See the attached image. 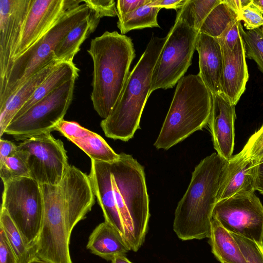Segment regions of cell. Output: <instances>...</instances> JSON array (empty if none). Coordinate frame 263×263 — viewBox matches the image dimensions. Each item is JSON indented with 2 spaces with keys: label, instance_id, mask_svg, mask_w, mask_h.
I'll list each match as a JSON object with an SVG mask.
<instances>
[{
  "label": "cell",
  "instance_id": "1",
  "mask_svg": "<svg viewBox=\"0 0 263 263\" xmlns=\"http://www.w3.org/2000/svg\"><path fill=\"white\" fill-rule=\"evenodd\" d=\"M41 187L44 216L35 246L36 256L47 263H73L69 249L71 232L95 203L89 177L69 165L58 184Z\"/></svg>",
  "mask_w": 263,
  "mask_h": 263
},
{
  "label": "cell",
  "instance_id": "2",
  "mask_svg": "<svg viewBox=\"0 0 263 263\" xmlns=\"http://www.w3.org/2000/svg\"><path fill=\"white\" fill-rule=\"evenodd\" d=\"M228 160L214 153L195 166L175 211L173 230L182 240L210 236L212 213Z\"/></svg>",
  "mask_w": 263,
  "mask_h": 263
},
{
  "label": "cell",
  "instance_id": "3",
  "mask_svg": "<svg viewBox=\"0 0 263 263\" xmlns=\"http://www.w3.org/2000/svg\"><path fill=\"white\" fill-rule=\"evenodd\" d=\"M87 52L93 63V107L102 118H107L117 101L129 75L135 57L130 37L117 31H105L91 40Z\"/></svg>",
  "mask_w": 263,
  "mask_h": 263
},
{
  "label": "cell",
  "instance_id": "4",
  "mask_svg": "<svg viewBox=\"0 0 263 263\" xmlns=\"http://www.w3.org/2000/svg\"><path fill=\"white\" fill-rule=\"evenodd\" d=\"M167 35H153L131 72L124 88L108 116L100 126L108 138L127 141L140 128L142 114L150 96L153 71L166 42Z\"/></svg>",
  "mask_w": 263,
  "mask_h": 263
},
{
  "label": "cell",
  "instance_id": "5",
  "mask_svg": "<svg viewBox=\"0 0 263 263\" xmlns=\"http://www.w3.org/2000/svg\"><path fill=\"white\" fill-rule=\"evenodd\" d=\"M119 154L118 160L110 162L114 197L125 239L131 250L137 252L144 242L150 217L144 170L132 155Z\"/></svg>",
  "mask_w": 263,
  "mask_h": 263
},
{
  "label": "cell",
  "instance_id": "6",
  "mask_svg": "<svg viewBox=\"0 0 263 263\" xmlns=\"http://www.w3.org/2000/svg\"><path fill=\"white\" fill-rule=\"evenodd\" d=\"M213 96L200 76L189 74L178 82L154 146L167 150L209 123Z\"/></svg>",
  "mask_w": 263,
  "mask_h": 263
},
{
  "label": "cell",
  "instance_id": "7",
  "mask_svg": "<svg viewBox=\"0 0 263 263\" xmlns=\"http://www.w3.org/2000/svg\"><path fill=\"white\" fill-rule=\"evenodd\" d=\"M89 14V8L84 3L69 9L37 43L13 61L0 80V107L29 78L55 60L54 51L57 45Z\"/></svg>",
  "mask_w": 263,
  "mask_h": 263
},
{
  "label": "cell",
  "instance_id": "8",
  "mask_svg": "<svg viewBox=\"0 0 263 263\" xmlns=\"http://www.w3.org/2000/svg\"><path fill=\"white\" fill-rule=\"evenodd\" d=\"M1 208L4 209L35 251L42 226L44 200L41 184L31 177H22L3 183Z\"/></svg>",
  "mask_w": 263,
  "mask_h": 263
},
{
  "label": "cell",
  "instance_id": "9",
  "mask_svg": "<svg viewBox=\"0 0 263 263\" xmlns=\"http://www.w3.org/2000/svg\"><path fill=\"white\" fill-rule=\"evenodd\" d=\"M199 31L176 17L155 65L150 94L158 89L173 88L192 64Z\"/></svg>",
  "mask_w": 263,
  "mask_h": 263
},
{
  "label": "cell",
  "instance_id": "10",
  "mask_svg": "<svg viewBox=\"0 0 263 263\" xmlns=\"http://www.w3.org/2000/svg\"><path fill=\"white\" fill-rule=\"evenodd\" d=\"M76 78L66 82L12 120L5 134L17 140L55 130L71 103Z\"/></svg>",
  "mask_w": 263,
  "mask_h": 263
},
{
  "label": "cell",
  "instance_id": "11",
  "mask_svg": "<svg viewBox=\"0 0 263 263\" xmlns=\"http://www.w3.org/2000/svg\"><path fill=\"white\" fill-rule=\"evenodd\" d=\"M212 218L231 233L263 247V205L254 191H241L218 201Z\"/></svg>",
  "mask_w": 263,
  "mask_h": 263
},
{
  "label": "cell",
  "instance_id": "12",
  "mask_svg": "<svg viewBox=\"0 0 263 263\" xmlns=\"http://www.w3.org/2000/svg\"><path fill=\"white\" fill-rule=\"evenodd\" d=\"M17 149L27 153L30 177L40 184H58L70 165L63 142L51 133L23 141Z\"/></svg>",
  "mask_w": 263,
  "mask_h": 263
},
{
  "label": "cell",
  "instance_id": "13",
  "mask_svg": "<svg viewBox=\"0 0 263 263\" xmlns=\"http://www.w3.org/2000/svg\"><path fill=\"white\" fill-rule=\"evenodd\" d=\"M82 3L83 1L31 0L14 51L12 63L37 43L67 10Z\"/></svg>",
  "mask_w": 263,
  "mask_h": 263
},
{
  "label": "cell",
  "instance_id": "14",
  "mask_svg": "<svg viewBox=\"0 0 263 263\" xmlns=\"http://www.w3.org/2000/svg\"><path fill=\"white\" fill-rule=\"evenodd\" d=\"M31 0H0V80L9 70Z\"/></svg>",
  "mask_w": 263,
  "mask_h": 263
},
{
  "label": "cell",
  "instance_id": "15",
  "mask_svg": "<svg viewBox=\"0 0 263 263\" xmlns=\"http://www.w3.org/2000/svg\"><path fill=\"white\" fill-rule=\"evenodd\" d=\"M235 106L222 93L213 96L208 124L215 149L227 160L232 157L234 148L236 118Z\"/></svg>",
  "mask_w": 263,
  "mask_h": 263
},
{
  "label": "cell",
  "instance_id": "16",
  "mask_svg": "<svg viewBox=\"0 0 263 263\" xmlns=\"http://www.w3.org/2000/svg\"><path fill=\"white\" fill-rule=\"evenodd\" d=\"M223 68L221 93L235 105L246 89L249 74L241 35L233 50L222 49Z\"/></svg>",
  "mask_w": 263,
  "mask_h": 263
},
{
  "label": "cell",
  "instance_id": "17",
  "mask_svg": "<svg viewBox=\"0 0 263 263\" xmlns=\"http://www.w3.org/2000/svg\"><path fill=\"white\" fill-rule=\"evenodd\" d=\"M88 176L96 198L103 211L105 221L114 227L125 238L124 224L114 197L110 162L91 160Z\"/></svg>",
  "mask_w": 263,
  "mask_h": 263
},
{
  "label": "cell",
  "instance_id": "18",
  "mask_svg": "<svg viewBox=\"0 0 263 263\" xmlns=\"http://www.w3.org/2000/svg\"><path fill=\"white\" fill-rule=\"evenodd\" d=\"M69 140L87 155L91 160L112 162L118 160V154L99 135L74 121L62 120L55 127Z\"/></svg>",
  "mask_w": 263,
  "mask_h": 263
},
{
  "label": "cell",
  "instance_id": "19",
  "mask_svg": "<svg viewBox=\"0 0 263 263\" xmlns=\"http://www.w3.org/2000/svg\"><path fill=\"white\" fill-rule=\"evenodd\" d=\"M256 175V164L242 150L232 156L228 160L218 192V202L241 191H255Z\"/></svg>",
  "mask_w": 263,
  "mask_h": 263
},
{
  "label": "cell",
  "instance_id": "20",
  "mask_svg": "<svg viewBox=\"0 0 263 263\" xmlns=\"http://www.w3.org/2000/svg\"><path fill=\"white\" fill-rule=\"evenodd\" d=\"M195 49L199 55L198 75L212 96L221 93L223 57L217 38L199 33Z\"/></svg>",
  "mask_w": 263,
  "mask_h": 263
},
{
  "label": "cell",
  "instance_id": "21",
  "mask_svg": "<svg viewBox=\"0 0 263 263\" xmlns=\"http://www.w3.org/2000/svg\"><path fill=\"white\" fill-rule=\"evenodd\" d=\"M60 63L61 62L54 60L31 76L11 95L5 104L0 107L1 138L5 134L6 129L16 114Z\"/></svg>",
  "mask_w": 263,
  "mask_h": 263
},
{
  "label": "cell",
  "instance_id": "22",
  "mask_svg": "<svg viewBox=\"0 0 263 263\" xmlns=\"http://www.w3.org/2000/svg\"><path fill=\"white\" fill-rule=\"evenodd\" d=\"M86 248L107 261L115 256L125 255L131 250L124 237L106 221L98 225L89 236Z\"/></svg>",
  "mask_w": 263,
  "mask_h": 263
},
{
  "label": "cell",
  "instance_id": "23",
  "mask_svg": "<svg viewBox=\"0 0 263 263\" xmlns=\"http://www.w3.org/2000/svg\"><path fill=\"white\" fill-rule=\"evenodd\" d=\"M209 239L212 253L221 263H247L232 234L215 218L212 219Z\"/></svg>",
  "mask_w": 263,
  "mask_h": 263
},
{
  "label": "cell",
  "instance_id": "24",
  "mask_svg": "<svg viewBox=\"0 0 263 263\" xmlns=\"http://www.w3.org/2000/svg\"><path fill=\"white\" fill-rule=\"evenodd\" d=\"M79 68L73 62L60 63L38 87L31 97L16 114L13 119L21 116L33 105L66 82L73 78L77 79L79 76Z\"/></svg>",
  "mask_w": 263,
  "mask_h": 263
},
{
  "label": "cell",
  "instance_id": "25",
  "mask_svg": "<svg viewBox=\"0 0 263 263\" xmlns=\"http://www.w3.org/2000/svg\"><path fill=\"white\" fill-rule=\"evenodd\" d=\"M89 15L73 28L59 43L54 51L55 59L60 62H73L80 46L90 34Z\"/></svg>",
  "mask_w": 263,
  "mask_h": 263
},
{
  "label": "cell",
  "instance_id": "26",
  "mask_svg": "<svg viewBox=\"0 0 263 263\" xmlns=\"http://www.w3.org/2000/svg\"><path fill=\"white\" fill-rule=\"evenodd\" d=\"M0 227L4 230L18 263H29L36 257L34 249L26 243L7 211L3 208L0 213Z\"/></svg>",
  "mask_w": 263,
  "mask_h": 263
},
{
  "label": "cell",
  "instance_id": "27",
  "mask_svg": "<svg viewBox=\"0 0 263 263\" xmlns=\"http://www.w3.org/2000/svg\"><path fill=\"white\" fill-rule=\"evenodd\" d=\"M151 3L118 17L117 26L121 34L124 35L132 30L159 27L157 15L160 9L152 6Z\"/></svg>",
  "mask_w": 263,
  "mask_h": 263
},
{
  "label": "cell",
  "instance_id": "28",
  "mask_svg": "<svg viewBox=\"0 0 263 263\" xmlns=\"http://www.w3.org/2000/svg\"><path fill=\"white\" fill-rule=\"evenodd\" d=\"M238 14L227 4L225 0H222L205 18L199 33L218 38L229 24L238 19Z\"/></svg>",
  "mask_w": 263,
  "mask_h": 263
},
{
  "label": "cell",
  "instance_id": "29",
  "mask_svg": "<svg viewBox=\"0 0 263 263\" xmlns=\"http://www.w3.org/2000/svg\"><path fill=\"white\" fill-rule=\"evenodd\" d=\"M222 0H187L177 11L176 17L184 21L190 27L199 31L209 14Z\"/></svg>",
  "mask_w": 263,
  "mask_h": 263
},
{
  "label": "cell",
  "instance_id": "30",
  "mask_svg": "<svg viewBox=\"0 0 263 263\" xmlns=\"http://www.w3.org/2000/svg\"><path fill=\"white\" fill-rule=\"evenodd\" d=\"M28 154L17 149L0 165V176L3 183L22 177H30Z\"/></svg>",
  "mask_w": 263,
  "mask_h": 263
},
{
  "label": "cell",
  "instance_id": "31",
  "mask_svg": "<svg viewBox=\"0 0 263 263\" xmlns=\"http://www.w3.org/2000/svg\"><path fill=\"white\" fill-rule=\"evenodd\" d=\"M240 30L245 44L246 57L255 61L263 73V32L261 28L245 30L241 25Z\"/></svg>",
  "mask_w": 263,
  "mask_h": 263
},
{
  "label": "cell",
  "instance_id": "32",
  "mask_svg": "<svg viewBox=\"0 0 263 263\" xmlns=\"http://www.w3.org/2000/svg\"><path fill=\"white\" fill-rule=\"evenodd\" d=\"M83 3L89 10L91 33L96 30L101 18L117 15L116 2L114 0H86Z\"/></svg>",
  "mask_w": 263,
  "mask_h": 263
},
{
  "label": "cell",
  "instance_id": "33",
  "mask_svg": "<svg viewBox=\"0 0 263 263\" xmlns=\"http://www.w3.org/2000/svg\"><path fill=\"white\" fill-rule=\"evenodd\" d=\"M231 234L240 249L247 263H263V247L246 238Z\"/></svg>",
  "mask_w": 263,
  "mask_h": 263
},
{
  "label": "cell",
  "instance_id": "34",
  "mask_svg": "<svg viewBox=\"0 0 263 263\" xmlns=\"http://www.w3.org/2000/svg\"><path fill=\"white\" fill-rule=\"evenodd\" d=\"M238 19L243 22L247 30L261 28L263 26V15L252 1L241 10Z\"/></svg>",
  "mask_w": 263,
  "mask_h": 263
},
{
  "label": "cell",
  "instance_id": "35",
  "mask_svg": "<svg viewBox=\"0 0 263 263\" xmlns=\"http://www.w3.org/2000/svg\"><path fill=\"white\" fill-rule=\"evenodd\" d=\"M240 21L238 19L232 22L222 34L217 38L222 49L233 50L241 37Z\"/></svg>",
  "mask_w": 263,
  "mask_h": 263
},
{
  "label": "cell",
  "instance_id": "36",
  "mask_svg": "<svg viewBox=\"0 0 263 263\" xmlns=\"http://www.w3.org/2000/svg\"><path fill=\"white\" fill-rule=\"evenodd\" d=\"M0 263H18L7 236L0 227Z\"/></svg>",
  "mask_w": 263,
  "mask_h": 263
},
{
  "label": "cell",
  "instance_id": "37",
  "mask_svg": "<svg viewBox=\"0 0 263 263\" xmlns=\"http://www.w3.org/2000/svg\"><path fill=\"white\" fill-rule=\"evenodd\" d=\"M152 0H118L116 8L118 17L130 13L140 7L149 3Z\"/></svg>",
  "mask_w": 263,
  "mask_h": 263
},
{
  "label": "cell",
  "instance_id": "38",
  "mask_svg": "<svg viewBox=\"0 0 263 263\" xmlns=\"http://www.w3.org/2000/svg\"><path fill=\"white\" fill-rule=\"evenodd\" d=\"M263 148V125L249 139L242 150L249 153Z\"/></svg>",
  "mask_w": 263,
  "mask_h": 263
},
{
  "label": "cell",
  "instance_id": "39",
  "mask_svg": "<svg viewBox=\"0 0 263 263\" xmlns=\"http://www.w3.org/2000/svg\"><path fill=\"white\" fill-rule=\"evenodd\" d=\"M17 151V145L10 141L3 139L1 138L0 165L2 164L7 158L15 154Z\"/></svg>",
  "mask_w": 263,
  "mask_h": 263
},
{
  "label": "cell",
  "instance_id": "40",
  "mask_svg": "<svg viewBox=\"0 0 263 263\" xmlns=\"http://www.w3.org/2000/svg\"><path fill=\"white\" fill-rule=\"evenodd\" d=\"M187 0H152L151 4L160 9H175L177 11L181 9Z\"/></svg>",
  "mask_w": 263,
  "mask_h": 263
},
{
  "label": "cell",
  "instance_id": "41",
  "mask_svg": "<svg viewBox=\"0 0 263 263\" xmlns=\"http://www.w3.org/2000/svg\"><path fill=\"white\" fill-rule=\"evenodd\" d=\"M255 190L263 194V163L256 164Z\"/></svg>",
  "mask_w": 263,
  "mask_h": 263
},
{
  "label": "cell",
  "instance_id": "42",
  "mask_svg": "<svg viewBox=\"0 0 263 263\" xmlns=\"http://www.w3.org/2000/svg\"><path fill=\"white\" fill-rule=\"evenodd\" d=\"M225 1L238 15L241 10L251 3L252 0H225Z\"/></svg>",
  "mask_w": 263,
  "mask_h": 263
},
{
  "label": "cell",
  "instance_id": "43",
  "mask_svg": "<svg viewBox=\"0 0 263 263\" xmlns=\"http://www.w3.org/2000/svg\"><path fill=\"white\" fill-rule=\"evenodd\" d=\"M244 153L247 156L251 159L256 164L263 163V148L249 153H246L245 152Z\"/></svg>",
  "mask_w": 263,
  "mask_h": 263
},
{
  "label": "cell",
  "instance_id": "44",
  "mask_svg": "<svg viewBox=\"0 0 263 263\" xmlns=\"http://www.w3.org/2000/svg\"><path fill=\"white\" fill-rule=\"evenodd\" d=\"M111 263H133L129 260L125 255H120L115 256L111 260Z\"/></svg>",
  "mask_w": 263,
  "mask_h": 263
},
{
  "label": "cell",
  "instance_id": "45",
  "mask_svg": "<svg viewBox=\"0 0 263 263\" xmlns=\"http://www.w3.org/2000/svg\"><path fill=\"white\" fill-rule=\"evenodd\" d=\"M252 3L261 12L263 15V0H252Z\"/></svg>",
  "mask_w": 263,
  "mask_h": 263
},
{
  "label": "cell",
  "instance_id": "46",
  "mask_svg": "<svg viewBox=\"0 0 263 263\" xmlns=\"http://www.w3.org/2000/svg\"><path fill=\"white\" fill-rule=\"evenodd\" d=\"M29 263H47V262H46L44 261V260H41L40 258L36 257L34 259H33L31 261H30Z\"/></svg>",
  "mask_w": 263,
  "mask_h": 263
},
{
  "label": "cell",
  "instance_id": "47",
  "mask_svg": "<svg viewBox=\"0 0 263 263\" xmlns=\"http://www.w3.org/2000/svg\"><path fill=\"white\" fill-rule=\"evenodd\" d=\"M261 29L262 31L263 32V26L261 27Z\"/></svg>",
  "mask_w": 263,
  "mask_h": 263
}]
</instances>
